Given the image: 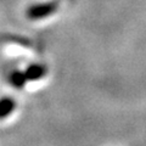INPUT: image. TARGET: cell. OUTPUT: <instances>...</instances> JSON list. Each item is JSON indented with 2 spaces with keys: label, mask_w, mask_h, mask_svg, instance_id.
<instances>
[{
  "label": "cell",
  "mask_w": 146,
  "mask_h": 146,
  "mask_svg": "<svg viewBox=\"0 0 146 146\" xmlns=\"http://www.w3.org/2000/svg\"><path fill=\"white\" fill-rule=\"evenodd\" d=\"M9 80H10L11 85L16 89H23V86L28 82L26 78L25 72H21V71H13L10 74V79Z\"/></svg>",
  "instance_id": "obj_4"
},
{
  "label": "cell",
  "mask_w": 146,
  "mask_h": 146,
  "mask_svg": "<svg viewBox=\"0 0 146 146\" xmlns=\"http://www.w3.org/2000/svg\"><path fill=\"white\" fill-rule=\"evenodd\" d=\"M58 7H60V3L57 0H52V1H46V3H38L33 4L27 7L26 10V16L32 21H38L43 20L52 16L55 12H57Z\"/></svg>",
  "instance_id": "obj_1"
},
{
  "label": "cell",
  "mask_w": 146,
  "mask_h": 146,
  "mask_svg": "<svg viewBox=\"0 0 146 146\" xmlns=\"http://www.w3.org/2000/svg\"><path fill=\"white\" fill-rule=\"evenodd\" d=\"M16 110V101L11 96L0 99V119H5Z\"/></svg>",
  "instance_id": "obj_3"
},
{
  "label": "cell",
  "mask_w": 146,
  "mask_h": 146,
  "mask_svg": "<svg viewBox=\"0 0 146 146\" xmlns=\"http://www.w3.org/2000/svg\"><path fill=\"white\" fill-rule=\"evenodd\" d=\"M25 74L28 82H36L43 79L48 74V68L42 63H32L26 68Z\"/></svg>",
  "instance_id": "obj_2"
}]
</instances>
